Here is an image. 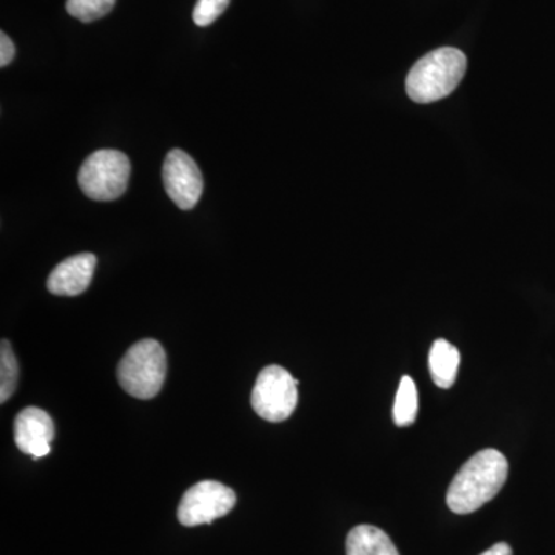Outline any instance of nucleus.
Listing matches in <instances>:
<instances>
[{"instance_id": "9b49d317", "label": "nucleus", "mask_w": 555, "mask_h": 555, "mask_svg": "<svg viewBox=\"0 0 555 555\" xmlns=\"http://www.w3.org/2000/svg\"><path fill=\"white\" fill-rule=\"evenodd\" d=\"M460 367V352L447 339H437L430 347L429 372L433 382L441 389L454 386Z\"/></svg>"}, {"instance_id": "f257e3e1", "label": "nucleus", "mask_w": 555, "mask_h": 555, "mask_svg": "<svg viewBox=\"0 0 555 555\" xmlns=\"http://www.w3.org/2000/svg\"><path fill=\"white\" fill-rule=\"evenodd\" d=\"M509 473L506 456L496 449H483L470 456L449 485L447 503L452 513L465 516L491 502L505 486Z\"/></svg>"}, {"instance_id": "0eeeda50", "label": "nucleus", "mask_w": 555, "mask_h": 555, "mask_svg": "<svg viewBox=\"0 0 555 555\" xmlns=\"http://www.w3.org/2000/svg\"><path fill=\"white\" fill-rule=\"evenodd\" d=\"M164 189L181 210H192L204 190V179L198 164L188 153L173 149L166 156L163 167Z\"/></svg>"}, {"instance_id": "f8f14e48", "label": "nucleus", "mask_w": 555, "mask_h": 555, "mask_svg": "<svg viewBox=\"0 0 555 555\" xmlns=\"http://www.w3.org/2000/svg\"><path fill=\"white\" fill-rule=\"evenodd\" d=\"M418 415V390L414 379L411 377L401 378L398 386L396 404H393V422L397 426L406 427L414 425Z\"/></svg>"}, {"instance_id": "1a4fd4ad", "label": "nucleus", "mask_w": 555, "mask_h": 555, "mask_svg": "<svg viewBox=\"0 0 555 555\" xmlns=\"http://www.w3.org/2000/svg\"><path fill=\"white\" fill-rule=\"evenodd\" d=\"M96 269L93 254H79L64 259L50 273L47 288L60 297H76L89 288Z\"/></svg>"}, {"instance_id": "6e6552de", "label": "nucleus", "mask_w": 555, "mask_h": 555, "mask_svg": "<svg viewBox=\"0 0 555 555\" xmlns=\"http://www.w3.org/2000/svg\"><path fill=\"white\" fill-rule=\"evenodd\" d=\"M56 436L53 418L40 408H25L14 422V441L25 455L42 459L51 451V441Z\"/></svg>"}, {"instance_id": "f03ea898", "label": "nucleus", "mask_w": 555, "mask_h": 555, "mask_svg": "<svg viewBox=\"0 0 555 555\" xmlns=\"http://www.w3.org/2000/svg\"><path fill=\"white\" fill-rule=\"evenodd\" d=\"M465 53L443 47L416 62L406 79L408 96L416 104H433L449 96L465 78Z\"/></svg>"}, {"instance_id": "20e7f679", "label": "nucleus", "mask_w": 555, "mask_h": 555, "mask_svg": "<svg viewBox=\"0 0 555 555\" xmlns=\"http://www.w3.org/2000/svg\"><path fill=\"white\" fill-rule=\"evenodd\" d=\"M130 159L118 150H98L79 170V188L93 201H115L126 193Z\"/></svg>"}, {"instance_id": "2eb2a0df", "label": "nucleus", "mask_w": 555, "mask_h": 555, "mask_svg": "<svg viewBox=\"0 0 555 555\" xmlns=\"http://www.w3.org/2000/svg\"><path fill=\"white\" fill-rule=\"evenodd\" d=\"M230 0H198L193 10V21L198 27H208L228 10Z\"/></svg>"}, {"instance_id": "dca6fc26", "label": "nucleus", "mask_w": 555, "mask_h": 555, "mask_svg": "<svg viewBox=\"0 0 555 555\" xmlns=\"http://www.w3.org/2000/svg\"><path fill=\"white\" fill-rule=\"evenodd\" d=\"M16 54V47H14L13 40L2 33L0 35V67H7L14 60Z\"/></svg>"}, {"instance_id": "39448f33", "label": "nucleus", "mask_w": 555, "mask_h": 555, "mask_svg": "<svg viewBox=\"0 0 555 555\" xmlns=\"http://www.w3.org/2000/svg\"><path fill=\"white\" fill-rule=\"evenodd\" d=\"M298 385V379L292 377L286 369L264 367L251 390V408L270 423L284 422L297 408Z\"/></svg>"}, {"instance_id": "7ed1b4c3", "label": "nucleus", "mask_w": 555, "mask_h": 555, "mask_svg": "<svg viewBox=\"0 0 555 555\" xmlns=\"http://www.w3.org/2000/svg\"><path fill=\"white\" fill-rule=\"evenodd\" d=\"M166 375V350L156 339L134 343L118 366L119 385L139 400H150L158 396Z\"/></svg>"}, {"instance_id": "9d476101", "label": "nucleus", "mask_w": 555, "mask_h": 555, "mask_svg": "<svg viewBox=\"0 0 555 555\" xmlns=\"http://www.w3.org/2000/svg\"><path fill=\"white\" fill-rule=\"evenodd\" d=\"M346 555H400L383 529L360 525L347 534Z\"/></svg>"}, {"instance_id": "4468645a", "label": "nucleus", "mask_w": 555, "mask_h": 555, "mask_svg": "<svg viewBox=\"0 0 555 555\" xmlns=\"http://www.w3.org/2000/svg\"><path fill=\"white\" fill-rule=\"evenodd\" d=\"M115 3L116 0H67V11L69 16L89 24L107 16Z\"/></svg>"}, {"instance_id": "f3484780", "label": "nucleus", "mask_w": 555, "mask_h": 555, "mask_svg": "<svg viewBox=\"0 0 555 555\" xmlns=\"http://www.w3.org/2000/svg\"><path fill=\"white\" fill-rule=\"evenodd\" d=\"M480 555H514L513 547L507 545L505 542L495 543L494 546L489 547L488 551H485L483 554Z\"/></svg>"}, {"instance_id": "ddd939ff", "label": "nucleus", "mask_w": 555, "mask_h": 555, "mask_svg": "<svg viewBox=\"0 0 555 555\" xmlns=\"http://www.w3.org/2000/svg\"><path fill=\"white\" fill-rule=\"evenodd\" d=\"M20 379V364L11 349L10 341L2 339L0 346V403H7L13 396Z\"/></svg>"}, {"instance_id": "423d86ee", "label": "nucleus", "mask_w": 555, "mask_h": 555, "mask_svg": "<svg viewBox=\"0 0 555 555\" xmlns=\"http://www.w3.org/2000/svg\"><path fill=\"white\" fill-rule=\"evenodd\" d=\"M236 505V494L219 481L204 480L189 489L178 507L179 524L184 526L210 525L228 516Z\"/></svg>"}]
</instances>
